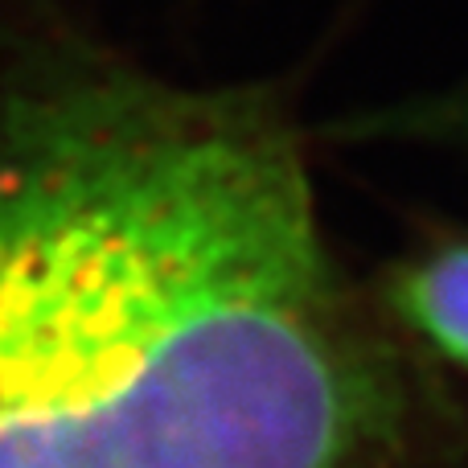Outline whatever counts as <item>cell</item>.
<instances>
[{
	"instance_id": "6da1fadb",
	"label": "cell",
	"mask_w": 468,
	"mask_h": 468,
	"mask_svg": "<svg viewBox=\"0 0 468 468\" xmlns=\"http://www.w3.org/2000/svg\"><path fill=\"white\" fill-rule=\"evenodd\" d=\"M313 128L70 0H0V468H357L395 362L329 247Z\"/></svg>"
},
{
	"instance_id": "7a4b0ae2",
	"label": "cell",
	"mask_w": 468,
	"mask_h": 468,
	"mask_svg": "<svg viewBox=\"0 0 468 468\" xmlns=\"http://www.w3.org/2000/svg\"><path fill=\"white\" fill-rule=\"evenodd\" d=\"M316 140L337 148L431 153L468 161V74L333 112L316 123Z\"/></svg>"
},
{
	"instance_id": "3957f363",
	"label": "cell",
	"mask_w": 468,
	"mask_h": 468,
	"mask_svg": "<svg viewBox=\"0 0 468 468\" xmlns=\"http://www.w3.org/2000/svg\"><path fill=\"white\" fill-rule=\"evenodd\" d=\"M382 292L415 337L468 370V239L407 255Z\"/></svg>"
}]
</instances>
